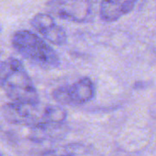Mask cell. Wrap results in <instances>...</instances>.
I'll return each mask as SVG.
<instances>
[{"instance_id": "ba28073f", "label": "cell", "mask_w": 156, "mask_h": 156, "mask_svg": "<svg viewBox=\"0 0 156 156\" xmlns=\"http://www.w3.org/2000/svg\"><path fill=\"white\" fill-rule=\"evenodd\" d=\"M83 148L82 145L80 144H69L64 147L63 152H61L59 154H86L85 152H82L81 150H85V149H81Z\"/></svg>"}, {"instance_id": "3957f363", "label": "cell", "mask_w": 156, "mask_h": 156, "mask_svg": "<svg viewBox=\"0 0 156 156\" xmlns=\"http://www.w3.org/2000/svg\"><path fill=\"white\" fill-rule=\"evenodd\" d=\"M12 46L22 57L42 69H53L59 66L57 52L45 40L29 30L16 31L12 37Z\"/></svg>"}, {"instance_id": "5b68a950", "label": "cell", "mask_w": 156, "mask_h": 156, "mask_svg": "<svg viewBox=\"0 0 156 156\" xmlns=\"http://www.w3.org/2000/svg\"><path fill=\"white\" fill-rule=\"evenodd\" d=\"M52 96L57 102L63 105H81L94 98L95 86L90 79L85 77L71 85L57 88Z\"/></svg>"}, {"instance_id": "277c9868", "label": "cell", "mask_w": 156, "mask_h": 156, "mask_svg": "<svg viewBox=\"0 0 156 156\" xmlns=\"http://www.w3.org/2000/svg\"><path fill=\"white\" fill-rule=\"evenodd\" d=\"M98 0H48V11L61 19L74 23H88L93 20Z\"/></svg>"}, {"instance_id": "52a82bcc", "label": "cell", "mask_w": 156, "mask_h": 156, "mask_svg": "<svg viewBox=\"0 0 156 156\" xmlns=\"http://www.w3.org/2000/svg\"><path fill=\"white\" fill-rule=\"evenodd\" d=\"M138 0H102L100 16L105 22H114L133 10Z\"/></svg>"}, {"instance_id": "8992f818", "label": "cell", "mask_w": 156, "mask_h": 156, "mask_svg": "<svg viewBox=\"0 0 156 156\" xmlns=\"http://www.w3.org/2000/svg\"><path fill=\"white\" fill-rule=\"evenodd\" d=\"M31 26L44 38L56 46H64L67 43V34L63 27L57 25L53 16L46 13H38L30 21Z\"/></svg>"}, {"instance_id": "6da1fadb", "label": "cell", "mask_w": 156, "mask_h": 156, "mask_svg": "<svg viewBox=\"0 0 156 156\" xmlns=\"http://www.w3.org/2000/svg\"><path fill=\"white\" fill-rule=\"evenodd\" d=\"M3 115L9 123L33 128L48 124L62 125L66 121L67 112L57 105L12 101L3 107Z\"/></svg>"}, {"instance_id": "7a4b0ae2", "label": "cell", "mask_w": 156, "mask_h": 156, "mask_svg": "<svg viewBox=\"0 0 156 156\" xmlns=\"http://www.w3.org/2000/svg\"><path fill=\"white\" fill-rule=\"evenodd\" d=\"M0 82L4 92L12 101L39 102L37 89L25 67L17 58H8L2 61Z\"/></svg>"}]
</instances>
